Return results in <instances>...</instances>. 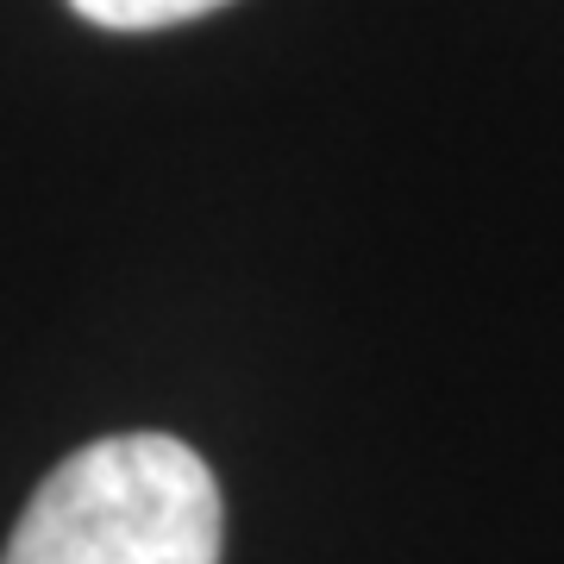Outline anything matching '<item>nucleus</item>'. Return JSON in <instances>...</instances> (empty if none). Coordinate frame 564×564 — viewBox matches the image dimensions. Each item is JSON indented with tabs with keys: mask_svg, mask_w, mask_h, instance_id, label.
<instances>
[{
	"mask_svg": "<svg viewBox=\"0 0 564 564\" xmlns=\"http://www.w3.org/2000/svg\"><path fill=\"white\" fill-rule=\"evenodd\" d=\"M220 484L170 433L69 452L25 502L0 564H220Z\"/></svg>",
	"mask_w": 564,
	"mask_h": 564,
	"instance_id": "obj_1",
	"label": "nucleus"
},
{
	"mask_svg": "<svg viewBox=\"0 0 564 564\" xmlns=\"http://www.w3.org/2000/svg\"><path fill=\"white\" fill-rule=\"evenodd\" d=\"M88 25H107V32H163V25L202 20L226 0H69Z\"/></svg>",
	"mask_w": 564,
	"mask_h": 564,
	"instance_id": "obj_2",
	"label": "nucleus"
}]
</instances>
